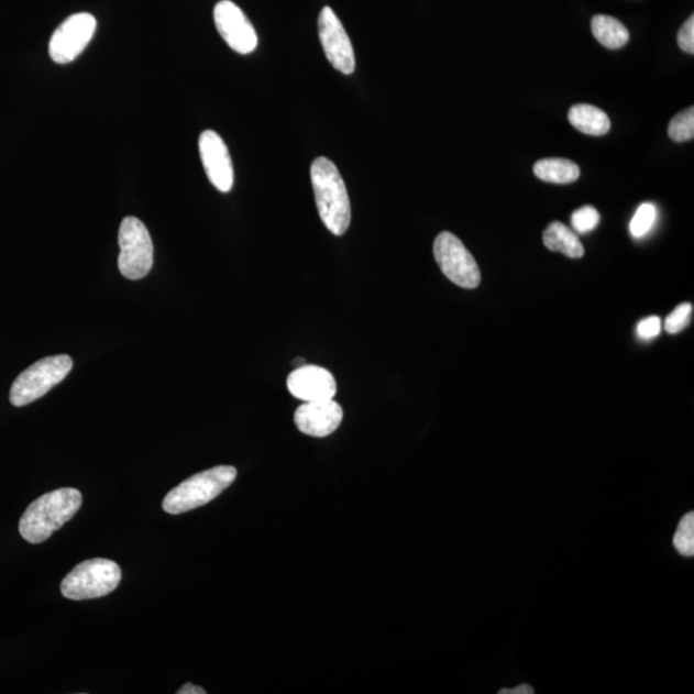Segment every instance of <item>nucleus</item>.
<instances>
[{
	"mask_svg": "<svg viewBox=\"0 0 694 694\" xmlns=\"http://www.w3.org/2000/svg\"><path fill=\"white\" fill-rule=\"evenodd\" d=\"M82 505L81 493L64 487L42 495L22 515L19 531L30 544H41L78 514Z\"/></svg>",
	"mask_w": 694,
	"mask_h": 694,
	"instance_id": "nucleus-1",
	"label": "nucleus"
},
{
	"mask_svg": "<svg viewBox=\"0 0 694 694\" xmlns=\"http://www.w3.org/2000/svg\"><path fill=\"white\" fill-rule=\"evenodd\" d=\"M310 178L323 224L334 235L345 234L352 221V206L338 166L326 157L316 158Z\"/></svg>",
	"mask_w": 694,
	"mask_h": 694,
	"instance_id": "nucleus-2",
	"label": "nucleus"
},
{
	"mask_svg": "<svg viewBox=\"0 0 694 694\" xmlns=\"http://www.w3.org/2000/svg\"><path fill=\"white\" fill-rule=\"evenodd\" d=\"M238 478V470L218 466L190 476L166 494L163 508L166 514L180 515L208 505L219 497Z\"/></svg>",
	"mask_w": 694,
	"mask_h": 694,
	"instance_id": "nucleus-3",
	"label": "nucleus"
},
{
	"mask_svg": "<svg viewBox=\"0 0 694 694\" xmlns=\"http://www.w3.org/2000/svg\"><path fill=\"white\" fill-rule=\"evenodd\" d=\"M120 582L121 569L117 562L93 559L79 563L64 579L60 593L73 601L101 598L117 590Z\"/></svg>",
	"mask_w": 694,
	"mask_h": 694,
	"instance_id": "nucleus-4",
	"label": "nucleus"
},
{
	"mask_svg": "<svg viewBox=\"0 0 694 694\" xmlns=\"http://www.w3.org/2000/svg\"><path fill=\"white\" fill-rule=\"evenodd\" d=\"M73 360L68 355L43 357L14 379L10 400L14 407H25L41 399L53 387L67 377L73 370Z\"/></svg>",
	"mask_w": 694,
	"mask_h": 694,
	"instance_id": "nucleus-5",
	"label": "nucleus"
},
{
	"mask_svg": "<svg viewBox=\"0 0 694 694\" xmlns=\"http://www.w3.org/2000/svg\"><path fill=\"white\" fill-rule=\"evenodd\" d=\"M119 269L128 279L147 276L154 265V243L146 225L139 218L126 217L119 231Z\"/></svg>",
	"mask_w": 694,
	"mask_h": 694,
	"instance_id": "nucleus-6",
	"label": "nucleus"
},
{
	"mask_svg": "<svg viewBox=\"0 0 694 694\" xmlns=\"http://www.w3.org/2000/svg\"><path fill=\"white\" fill-rule=\"evenodd\" d=\"M433 255L447 278L456 286L474 289L482 282L478 265L463 242L453 233L442 232L433 243Z\"/></svg>",
	"mask_w": 694,
	"mask_h": 694,
	"instance_id": "nucleus-7",
	"label": "nucleus"
},
{
	"mask_svg": "<svg viewBox=\"0 0 694 694\" xmlns=\"http://www.w3.org/2000/svg\"><path fill=\"white\" fill-rule=\"evenodd\" d=\"M97 21L89 13H76L66 19L49 42V56L56 64L66 65L78 58L93 37Z\"/></svg>",
	"mask_w": 694,
	"mask_h": 694,
	"instance_id": "nucleus-8",
	"label": "nucleus"
},
{
	"mask_svg": "<svg viewBox=\"0 0 694 694\" xmlns=\"http://www.w3.org/2000/svg\"><path fill=\"white\" fill-rule=\"evenodd\" d=\"M319 40L331 65L342 74L352 75L355 70V55L352 41L343 29L338 14L324 7L318 20Z\"/></svg>",
	"mask_w": 694,
	"mask_h": 694,
	"instance_id": "nucleus-9",
	"label": "nucleus"
},
{
	"mask_svg": "<svg viewBox=\"0 0 694 694\" xmlns=\"http://www.w3.org/2000/svg\"><path fill=\"white\" fill-rule=\"evenodd\" d=\"M219 34L234 52L250 55L257 47V34L246 14L231 0H221L213 10Z\"/></svg>",
	"mask_w": 694,
	"mask_h": 694,
	"instance_id": "nucleus-10",
	"label": "nucleus"
},
{
	"mask_svg": "<svg viewBox=\"0 0 694 694\" xmlns=\"http://www.w3.org/2000/svg\"><path fill=\"white\" fill-rule=\"evenodd\" d=\"M206 175L213 187L228 194L233 188L234 170L231 155L221 136L213 131H205L198 141Z\"/></svg>",
	"mask_w": 694,
	"mask_h": 694,
	"instance_id": "nucleus-11",
	"label": "nucleus"
},
{
	"mask_svg": "<svg viewBox=\"0 0 694 694\" xmlns=\"http://www.w3.org/2000/svg\"><path fill=\"white\" fill-rule=\"evenodd\" d=\"M288 392L296 399L307 401L330 400L338 393V384L330 371L318 365H301L287 378Z\"/></svg>",
	"mask_w": 694,
	"mask_h": 694,
	"instance_id": "nucleus-12",
	"label": "nucleus"
},
{
	"mask_svg": "<svg viewBox=\"0 0 694 694\" xmlns=\"http://www.w3.org/2000/svg\"><path fill=\"white\" fill-rule=\"evenodd\" d=\"M343 410L338 401H307L295 411V425L302 433L326 438L339 429Z\"/></svg>",
	"mask_w": 694,
	"mask_h": 694,
	"instance_id": "nucleus-13",
	"label": "nucleus"
},
{
	"mask_svg": "<svg viewBox=\"0 0 694 694\" xmlns=\"http://www.w3.org/2000/svg\"><path fill=\"white\" fill-rule=\"evenodd\" d=\"M569 121L579 132L593 136L605 135L612 129L607 113L591 104L572 106Z\"/></svg>",
	"mask_w": 694,
	"mask_h": 694,
	"instance_id": "nucleus-14",
	"label": "nucleus"
},
{
	"mask_svg": "<svg viewBox=\"0 0 694 694\" xmlns=\"http://www.w3.org/2000/svg\"><path fill=\"white\" fill-rule=\"evenodd\" d=\"M543 242L547 249L562 253L571 258L584 256V247L575 232L560 221H553L543 233Z\"/></svg>",
	"mask_w": 694,
	"mask_h": 694,
	"instance_id": "nucleus-15",
	"label": "nucleus"
},
{
	"mask_svg": "<svg viewBox=\"0 0 694 694\" xmlns=\"http://www.w3.org/2000/svg\"><path fill=\"white\" fill-rule=\"evenodd\" d=\"M592 32L594 37L608 49H619L627 45L630 40L629 30L619 20L597 14L592 20Z\"/></svg>",
	"mask_w": 694,
	"mask_h": 694,
	"instance_id": "nucleus-16",
	"label": "nucleus"
},
{
	"mask_svg": "<svg viewBox=\"0 0 694 694\" xmlns=\"http://www.w3.org/2000/svg\"><path fill=\"white\" fill-rule=\"evenodd\" d=\"M533 174L547 183L568 185L581 177V167L566 158H544L533 165Z\"/></svg>",
	"mask_w": 694,
	"mask_h": 694,
	"instance_id": "nucleus-17",
	"label": "nucleus"
},
{
	"mask_svg": "<svg viewBox=\"0 0 694 694\" xmlns=\"http://www.w3.org/2000/svg\"><path fill=\"white\" fill-rule=\"evenodd\" d=\"M674 548L683 557L694 555V514H686L678 525L673 539Z\"/></svg>",
	"mask_w": 694,
	"mask_h": 694,
	"instance_id": "nucleus-18",
	"label": "nucleus"
},
{
	"mask_svg": "<svg viewBox=\"0 0 694 694\" xmlns=\"http://www.w3.org/2000/svg\"><path fill=\"white\" fill-rule=\"evenodd\" d=\"M658 219V209L652 203H642L630 221V233L635 239H642L650 233Z\"/></svg>",
	"mask_w": 694,
	"mask_h": 694,
	"instance_id": "nucleus-19",
	"label": "nucleus"
},
{
	"mask_svg": "<svg viewBox=\"0 0 694 694\" xmlns=\"http://www.w3.org/2000/svg\"><path fill=\"white\" fill-rule=\"evenodd\" d=\"M668 133L671 140L675 142L691 141L694 136V109L684 110L678 113L676 117L671 120L668 129Z\"/></svg>",
	"mask_w": 694,
	"mask_h": 694,
	"instance_id": "nucleus-20",
	"label": "nucleus"
},
{
	"mask_svg": "<svg viewBox=\"0 0 694 694\" xmlns=\"http://www.w3.org/2000/svg\"><path fill=\"white\" fill-rule=\"evenodd\" d=\"M599 219V212L596 209L592 206H584L572 213L571 223L577 233L585 234L597 228Z\"/></svg>",
	"mask_w": 694,
	"mask_h": 694,
	"instance_id": "nucleus-21",
	"label": "nucleus"
},
{
	"mask_svg": "<svg viewBox=\"0 0 694 694\" xmlns=\"http://www.w3.org/2000/svg\"><path fill=\"white\" fill-rule=\"evenodd\" d=\"M693 315L692 304L685 302L679 305L665 320V331L675 334L684 330L690 324Z\"/></svg>",
	"mask_w": 694,
	"mask_h": 694,
	"instance_id": "nucleus-22",
	"label": "nucleus"
},
{
	"mask_svg": "<svg viewBox=\"0 0 694 694\" xmlns=\"http://www.w3.org/2000/svg\"><path fill=\"white\" fill-rule=\"evenodd\" d=\"M678 44L682 51L693 55L694 53V18L686 20L685 24L679 30Z\"/></svg>",
	"mask_w": 694,
	"mask_h": 694,
	"instance_id": "nucleus-23",
	"label": "nucleus"
},
{
	"mask_svg": "<svg viewBox=\"0 0 694 694\" xmlns=\"http://www.w3.org/2000/svg\"><path fill=\"white\" fill-rule=\"evenodd\" d=\"M662 324L659 317L643 319L637 327V333L642 340H652L661 333Z\"/></svg>",
	"mask_w": 694,
	"mask_h": 694,
	"instance_id": "nucleus-24",
	"label": "nucleus"
},
{
	"mask_svg": "<svg viewBox=\"0 0 694 694\" xmlns=\"http://www.w3.org/2000/svg\"><path fill=\"white\" fill-rule=\"evenodd\" d=\"M533 692L536 691L532 690L531 685L521 684V685L516 686V689L514 690H507V689L502 690L499 691V694H532Z\"/></svg>",
	"mask_w": 694,
	"mask_h": 694,
	"instance_id": "nucleus-25",
	"label": "nucleus"
},
{
	"mask_svg": "<svg viewBox=\"0 0 694 694\" xmlns=\"http://www.w3.org/2000/svg\"><path fill=\"white\" fill-rule=\"evenodd\" d=\"M178 694H206V691L201 689V686L194 685L192 683H187L181 686V689L177 692Z\"/></svg>",
	"mask_w": 694,
	"mask_h": 694,
	"instance_id": "nucleus-26",
	"label": "nucleus"
}]
</instances>
